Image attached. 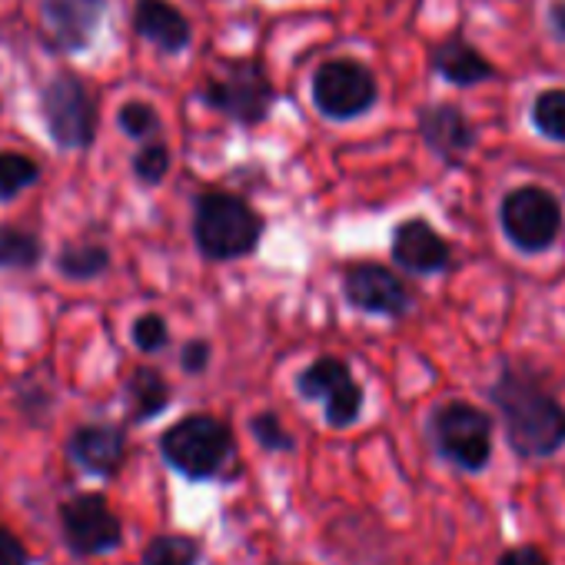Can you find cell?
<instances>
[{"instance_id": "4dcf8cb0", "label": "cell", "mask_w": 565, "mask_h": 565, "mask_svg": "<svg viewBox=\"0 0 565 565\" xmlns=\"http://www.w3.org/2000/svg\"><path fill=\"white\" fill-rule=\"evenodd\" d=\"M548 28L555 31V38L565 41V0H552V8H548Z\"/></svg>"}, {"instance_id": "e0dca14e", "label": "cell", "mask_w": 565, "mask_h": 565, "mask_svg": "<svg viewBox=\"0 0 565 565\" xmlns=\"http://www.w3.org/2000/svg\"><path fill=\"white\" fill-rule=\"evenodd\" d=\"M429 64L443 81H449L456 87H476V84H482V81H489L495 74L492 64L462 34H452V38L439 41L429 51Z\"/></svg>"}, {"instance_id": "8992f818", "label": "cell", "mask_w": 565, "mask_h": 565, "mask_svg": "<svg viewBox=\"0 0 565 565\" xmlns=\"http://www.w3.org/2000/svg\"><path fill=\"white\" fill-rule=\"evenodd\" d=\"M44 124L61 150H84L97 137V104L87 90V84L64 71L57 74L44 94H41Z\"/></svg>"}, {"instance_id": "603a6c76", "label": "cell", "mask_w": 565, "mask_h": 565, "mask_svg": "<svg viewBox=\"0 0 565 565\" xmlns=\"http://www.w3.org/2000/svg\"><path fill=\"white\" fill-rule=\"evenodd\" d=\"M41 167L24 153H0V200H11L31 183H38Z\"/></svg>"}, {"instance_id": "7c38bea8", "label": "cell", "mask_w": 565, "mask_h": 565, "mask_svg": "<svg viewBox=\"0 0 565 565\" xmlns=\"http://www.w3.org/2000/svg\"><path fill=\"white\" fill-rule=\"evenodd\" d=\"M104 18V0H41L44 34L57 51H84Z\"/></svg>"}, {"instance_id": "ffe728a7", "label": "cell", "mask_w": 565, "mask_h": 565, "mask_svg": "<svg viewBox=\"0 0 565 565\" xmlns=\"http://www.w3.org/2000/svg\"><path fill=\"white\" fill-rule=\"evenodd\" d=\"M44 256L41 239L21 226H0V269H34Z\"/></svg>"}, {"instance_id": "f546056e", "label": "cell", "mask_w": 565, "mask_h": 565, "mask_svg": "<svg viewBox=\"0 0 565 565\" xmlns=\"http://www.w3.org/2000/svg\"><path fill=\"white\" fill-rule=\"evenodd\" d=\"M495 565H548V555L539 545H512L499 555Z\"/></svg>"}, {"instance_id": "484cf974", "label": "cell", "mask_w": 565, "mask_h": 565, "mask_svg": "<svg viewBox=\"0 0 565 565\" xmlns=\"http://www.w3.org/2000/svg\"><path fill=\"white\" fill-rule=\"evenodd\" d=\"M134 173H137V180L147 183V186L160 183V180L170 173V150H167V143H147V147L134 157Z\"/></svg>"}, {"instance_id": "44dd1931", "label": "cell", "mask_w": 565, "mask_h": 565, "mask_svg": "<svg viewBox=\"0 0 565 565\" xmlns=\"http://www.w3.org/2000/svg\"><path fill=\"white\" fill-rule=\"evenodd\" d=\"M110 266V253L100 243H77L57 256V269L71 279H94Z\"/></svg>"}, {"instance_id": "6da1fadb", "label": "cell", "mask_w": 565, "mask_h": 565, "mask_svg": "<svg viewBox=\"0 0 565 565\" xmlns=\"http://www.w3.org/2000/svg\"><path fill=\"white\" fill-rule=\"evenodd\" d=\"M489 403L519 459H548L565 446V406L535 376L505 366L489 386Z\"/></svg>"}, {"instance_id": "5b68a950", "label": "cell", "mask_w": 565, "mask_h": 565, "mask_svg": "<svg viewBox=\"0 0 565 565\" xmlns=\"http://www.w3.org/2000/svg\"><path fill=\"white\" fill-rule=\"evenodd\" d=\"M273 100L276 90L259 61H226L223 71L203 87V104L243 127L263 124L269 117Z\"/></svg>"}, {"instance_id": "ac0fdd59", "label": "cell", "mask_w": 565, "mask_h": 565, "mask_svg": "<svg viewBox=\"0 0 565 565\" xmlns=\"http://www.w3.org/2000/svg\"><path fill=\"white\" fill-rule=\"evenodd\" d=\"M127 406H130V423L157 419L170 406V383L150 366L134 370V376L127 380Z\"/></svg>"}, {"instance_id": "3957f363", "label": "cell", "mask_w": 565, "mask_h": 565, "mask_svg": "<svg viewBox=\"0 0 565 565\" xmlns=\"http://www.w3.org/2000/svg\"><path fill=\"white\" fill-rule=\"evenodd\" d=\"M160 456L183 479L206 482L216 479L233 459V433L223 419L193 413L160 436Z\"/></svg>"}, {"instance_id": "cb8c5ba5", "label": "cell", "mask_w": 565, "mask_h": 565, "mask_svg": "<svg viewBox=\"0 0 565 565\" xmlns=\"http://www.w3.org/2000/svg\"><path fill=\"white\" fill-rule=\"evenodd\" d=\"M249 433L266 452H294L297 449V439L287 433V426L279 423L276 413H256L249 419Z\"/></svg>"}, {"instance_id": "4316f807", "label": "cell", "mask_w": 565, "mask_h": 565, "mask_svg": "<svg viewBox=\"0 0 565 565\" xmlns=\"http://www.w3.org/2000/svg\"><path fill=\"white\" fill-rule=\"evenodd\" d=\"M130 337H134V347H137V350H143V353H160V350L170 343L167 320H163V317H157V313H143V317H137V323H134Z\"/></svg>"}, {"instance_id": "5bb4252c", "label": "cell", "mask_w": 565, "mask_h": 565, "mask_svg": "<svg viewBox=\"0 0 565 565\" xmlns=\"http://www.w3.org/2000/svg\"><path fill=\"white\" fill-rule=\"evenodd\" d=\"M67 456L90 476L114 479L127 462V433L120 426L90 423L71 433Z\"/></svg>"}, {"instance_id": "52a82bcc", "label": "cell", "mask_w": 565, "mask_h": 565, "mask_svg": "<svg viewBox=\"0 0 565 565\" xmlns=\"http://www.w3.org/2000/svg\"><path fill=\"white\" fill-rule=\"evenodd\" d=\"M499 223L519 253H545L562 230V206L542 186H515L502 196Z\"/></svg>"}, {"instance_id": "83f0119b", "label": "cell", "mask_w": 565, "mask_h": 565, "mask_svg": "<svg viewBox=\"0 0 565 565\" xmlns=\"http://www.w3.org/2000/svg\"><path fill=\"white\" fill-rule=\"evenodd\" d=\"M34 558H31V552L24 548V542L11 532V529H4L0 525V565H31Z\"/></svg>"}, {"instance_id": "7a4b0ae2", "label": "cell", "mask_w": 565, "mask_h": 565, "mask_svg": "<svg viewBox=\"0 0 565 565\" xmlns=\"http://www.w3.org/2000/svg\"><path fill=\"white\" fill-rule=\"evenodd\" d=\"M263 236V216L233 193L206 190L193 206V239L206 259L226 263L256 253Z\"/></svg>"}, {"instance_id": "7402d4cb", "label": "cell", "mask_w": 565, "mask_h": 565, "mask_svg": "<svg viewBox=\"0 0 565 565\" xmlns=\"http://www.w3.org/2000/svg\"><path fill=\"white\" fill-rule=\"evenodd\" d=\"M532 127L555 140L565 143V90H542L532 104Z\"/></svg>"}, {"instance_id": "ba28073f", "label": "cell", "mask_w": 565, "mask_h": 565, "mask_svg": "<svg viewBox=\"0 0 565 565\" xmlns=\"http://www.w3.org/2000/svg\"><path fill=\"white\" fill-rule=\"evenodd\" d=\"M380 97L376 77L366 64L337 57L317 67L313 74V104L327 120L363 117Z\"/></svg>"}, {"instance_id": "8fae6325", "label": "cell", "mask_w": 565, "mask_h": 565, "mask_svg": "<svg viewBox=\"0 0 565 565\" xmlns=\"http://www.w3.org/2000/svg\"><path fill=\"white\" fill-rule=\"evenodd\" d=\"M343 297L353 310L370 317L403 320L409 313L406 282L383 263H370V259L350 263L343 269Z\"/></svg>"}, {"instance_id": "9c48e42d", "label": "cell", "mask_w": 565, "mask_h": 565, "mask_svg": "<svg viewBox=\"0 0 565 565\" xmlns=\"http://www.w3.org/2000/svg\"><path fill=\"white\" fill-rule=\"evenodd\" d=\"M297 393L303 399L323 403V416L333 429H350L363 416V386L340 356H320L297 376Z\"/></svg>"}, {"instance_id": "277c9868", "label": "cell", "mask_w": 565, "mask_h": 565, "mask_svg": "<svg viewBox=\"0 0 565 565\" xmlns=\"http://www.w3.org/2000/svg\"><path fill=\"white\" fill-rule=\"evenodd\" d=\"M429 439L449 466L482 472L492 459V416L466 399H449L433 409Z\"/></svg>"}, {"instance_id": "9a60e30c", "label": "cell", "mask_w": 565, "mask_h": 565, "mask_svg": "<svg viewBox=\"0 0 565 565\" xmlns=\"http://www.w3.org/2000/svg\"><path fill=\"white\" fill-rule=\"evenodd\" d=\"M393 259L399 269L426 276V273H443L452 263V253L433 223L413 216L393 230Z\"/></svg>"}, {"instance_id": "4fadbf2b", "label": "cell", "mask_w": 565, "mask_h": 565, "mask_svg": "<svg viewBox=\"0 0 565 565\" xmlns=\"http://www.w3.org/2000/svg\"><path fill=\"white\" fill-rule=\"evenodd\" d=\"M419 137L446 167H462L466 153L476 147V127L456 104L423 107L419 110Z\"/></svg>"}, {"instance_id": "d4e9b609", "label": "cell", "mask_w": 565, "mask_h": 565, "mask_svg": "<svg viewBox=\"0 0 565 565\" xmlns=\"http://www.w3.org/2000/svg\"><path fill=\"white\" fill-rule=\"evenodd\" d=\"M117 124H120V130H124L127 137H134V140H150V137L160 130V117H157V110H153L150 104H143V100H130V104H124V107H120Z\"/></svg>"}, {"instance_id": "f1b7e54d", "label": "cell", "mask_w": 565, "mask_h": 565, "mask_svg": "<svg viewBox=\"0 0 565 565\" xmlns=\"http://www.w3.org/2000/svg\"><path fill=\"white\" fill-rule=\"evenodd\" d=\"M180 366H183V373L200 376V373L210 366V343H206V340H193V343H186V347H183V353H180Z\"/></svg>"}, {"instance_id": "d6986e66", "label": "cell", "mask_w": 565, "mask_h": 565, "mask_svg": "<svg viewBox=\"0 0 565 565\" xmlns=\"http://www.w3.org/2000/svg\"><path fill=\"white\" fill-rule=\"evenodd\" d=\"M200 555H203L200 539L183 532H167L147 542L140 565H200Z\"/></svg>"}, {"instance_id": "2e32d148", "label": "cell", "mask_w": 565, "mask_h": 565, "mask_svg": "<svg viewBox=\"0 0 565 565\" xmlns=\"http://www.w3.org/2000/svg\"><path fill=\"white\" fill-rule=\"evenodd\" d=\"M134 31L153 47H160L163 54H180L193 41L190 21L170 4V0H137Z\"/></svg>"}, {"instance_id": "30bf717a", "label": "cell", "mask_w": 565, "mask_h": 565, "mask_svg": "<svg viewBox=\"0 0 565 565\" xmlns=\"http://www.w3.org/2000/svg\"><path fill=\"white\" fill-rule=\"evenodd\" d=\"M61 535L81 558L107 555L124 542V522L100 492H77L61 505Z\"/></svg>"}]
</instances>
